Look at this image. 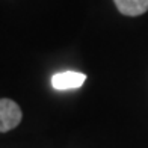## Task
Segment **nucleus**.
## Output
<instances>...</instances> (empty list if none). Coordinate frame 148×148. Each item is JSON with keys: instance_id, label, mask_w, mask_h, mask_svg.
Returning <instances> with one entry per match:
<instances>
[{"instance_id": "nucleus-2", "label": "nucleus", "mask_w": 148, "mask_h": 148, "mask_svg": "<svg viewBox=\"0 0 148 148\" xmlns=\"http://www.w3.org/2000/svg\"><path fill=\"white\" fill-rule=\"evenodd\" d=\"M86 80V76L83 73L77 71H64L56 73L51 77V86L56 91H66V89H77L80 88Z\"/></svg>"}, {"instance_id": "nucleus-3", "label": "nucleus", "mask_w": 148, "mask_h": 148, "mask_svg": "<svg viewBox=\"0 0 148 148\" xmlns=\"http://www.w3.org/2000/svg\"><path fill=\"white\" fill-rule=\"evenodd\" d=\"M118 11L127 17H138L148 11V0H113Z\"/></svg>"}, {"instance_id": "nucleus-1", "label": "nucleus", "mask_w": 148, "mask_h": 148, "mask_svg": "<svg viewBox=\"0 0 148 148\" xmlns=\"http://www.w3.org/2000/svg\"><path fill=\"white\" fill-rule=\"evenodd\" d=\"M23 113L20 106L9 98H0V133L9 132L21 123Z\"/></svg>"}]
</instances>
